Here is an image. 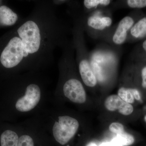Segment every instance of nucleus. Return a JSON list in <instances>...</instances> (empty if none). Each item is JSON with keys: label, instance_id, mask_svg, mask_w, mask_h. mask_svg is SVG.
<instances>
[{"label": "nucleus", "instance_id": "7", "mask_svg": "<svg viewBox=\"0 0 146 146\" xmlns=\"http://www.w3.org/2000/svg\"><path fill=\"white\" fill-rule=\"evenodd\" d=\"M133 13L123 17L117 25L112 26L102 39L108 44L115 47H121L126 42L129 31L138 21Z\"/></svg>", "mask_w": 146, "mask_h": 146}, {"label": "nucleus", "instance_id": "5", "mask_svg": "<svg viewBox=\"0 0 146 146\" xmlns=\"http://www.w3.org/2000/svg\"><path fill=\"white\" fill-rule=\"evenodd\" d=\"M84 30L91 38L102 39L112 28V11L108 7H102L88 13L78 12Z\"/></svg>", "mask_w": 146, "mask_h": 146}, {"label": "nucleus", "instance_id": "17", "mask_svg": "<svg viewBox=\"0 0 146 146\" xmlns=\"http://www.w3.org/2000/svg\"><path fill=\"white\" fill-rule=\"evenodd\" d=\"M142 82L141 85L144 89H146V65L142 66L141 70Z\"/></svg>", "mask_w": 146, "mask_h": 146}, {"label": "nucleus", "instance_id": "3", "mask_svg": "<svg viewBox=\"0 0 146 146\" xmlns=\"http://www.w3.org/2000/svg\"><path fill=\"white\" fill-rule=\"evenodd\" d=\"M61 50L62 54L58 63V82L52 93L50 102L58 105L64 99L75 104H84L87 96L76 65L72 39Z\"/></svg>", "mask_w": 146, "mask_h": 146}, {"label": "nucleus", "instance_id": "15", "mask_svg": "<svg viewBox=\"0 0 146 146\" xmlns=\"http://www.w3.org/2000/svg\"><path fill=\"white\" fill-rule=\"evenodd\" d=\"M135 139L131 134L127 132L117 135V138L115 139L113 144L116 146L131 145L134 143Z\"/></svg>", "mask_w": 146, "mask_h": 146}, {"label": "nucleus", "instance_id": "9", "mask_svg": "<svg viewBox=\"0 0 146 146\" xmlns=\"http://www.w3.org/2000/svg\"><path fill=\"white\" fill-rule=\"evenodd\" d=\"M21 130L19 124L2 131L0 134V146H18Z\"/></svg>", "mask_w": 146, "mask_h": 146}, {"label": "nucleus", "instance_id": "8", "mask_svg": "<svg viewBox=\"0 0 146 146\" xmlns=\"http://www.w3.org/2000/svg\"><path fill=\"white\" fill-rule=\"evenodd\" d=\"M106 108L110 111L117 110L121 115L127 116L133 111V106L120 98L117 95H111L108 97L104 102Z\"/></svg>", "mask_w": 146, "mask_h": 146}, {"label": "nucleus", "instance_id": "6", "mask_svg": "<svg viewBox=\"0 0 146 146\" xmlns=\"http://www.w3.org/2000/svg\"><path fill=\"white\" fill-rule=\"evenodd\" d=\"M20 124L18 146H54L37 115L25 119Z\"/></svg>", "mask_w": 146, "mask_h": 146}, {"label": "nucleus", "instance_id": "10", "mask_svg": "<svg viewBox=\"0 0 146 146\" xmlns=\"http://www.w3.org/2000/svg\"><path fill=\"white\" fill-rule=\"evenodd\" d=\"M146 38V16L138 19L128 34L126 42H133Z\"/></svg>", "mask_w": 146, "mask_h": 146}, {"label": "nucleus", "instance_id": "14", "mask_svg": "<svg viewBox=\"0 0 146 146\" xmlns=\"http://www.w3.org/2000/svg\"><path fill=\"white\" fill-rule=\"evenodd\" d=\"M135 88L121 86L118 91V96L120 98L127 103L133 104L134 102L133 92Z\"/></svg>", "mask_w": 146, "mask_h": 146}, {"label": "nucleus", "instance_id": "13", "mask_svg": "<svg viewBox=\"0 0 146 146\" xmlns=\"http://www.w3.org/2000/svg\"><path fill=\"white\" fill-rule=\"evenodd\" d=\"M113 6V8L127 7L133 9H141L146 7V0H127L117 1Z\"/></svg>", "mask_w": 146, "mask_h": 146}, {"label": "nucleus", "instance_id": "1", "mask_svg": "<svg viewBox=\"0 0 146 146\" xmlns=\"http://www.w3.org/2000/svg\"><path fill=\"white\" fill-rule=\"evenodd\" d=\"M52 1H37L21 19L0 54V64L15 74L42 72L52 64L55 50L71 41L70 30L59 18Z\"/></svg>", "mask_w": 146, "mask_h": 146}, {"label": "nucleus", "instance_id": "19", "mask_svg": "<svg viewBox=\"0 0 146 146\" xmlns=\"http://www.w3.org/2000/svg\"><path fill=\"white\" fill-rule=\"evenodd\" d=\"M144 119H145V121L146 123V115L145 116V117H144Z\"/></svg>", "mask_w": 146, "mask_h": 146}, {"label": "nucleus", "instance_id": "18", "mask_svg": "<svg viewBox=\"0 0 146 146\" xmlns=\"http://www.w3.org/2000/svg\"><path fill=\"white\" fill-rule=\"evenodd\" d=\"M141 47H142L143 52L145 53L146 59V38L144 39V41L142 42V44H141Z\"/></svg>", "mask_w": 146, "mask_h": 146}, {"label": "nucleus", "instance_id": "4", "mask_svg": "<svg viewBox=\"0 0 146 146\" xmlns=\"http://www.w3.org/2000/svg\"><path fill=\"white\" fill-rule=\"evenodd\" d=\"M71 16L73 20L72 39L78 71L84 84L87 87L94 88L98 84V80L91 68L89 52L85 44L83 26L78 14H72Z\"/></svg>", "mask_w": 146, "mask_h": 146}, {"label": "nucleus", "instance_id": "16", "mask_svg": "<svg viewBox=\"0 0 146 146\" xmlns=\"http://www.w3.org/2000/svg\"><path fill=\"white\" fill-rule=\"evenodd\" d=\"M109 129L111 132L116 133L117 135L125 132L124 127L121 123L118 122L112 123L109 126Z\"/></svg>", "mask_w": 146, "mask_h": 146}, {"label": "nucleus", "instance_id": "2", "mask_svg": "<svg viewBox=\"0 0 146 146\" xmlns=\"http://www.w3.org/2000/svg\"><path fill=\"white\" fill-rule=\"evenodd\" d=\"M15 77L11 106L13 116L26 119L39 115L50 102V79L42 72H28Z\"/></svg>", "mask_w": 146, "mask_h": 146}, {"label": "nucleus", "instance_id": "11", "mask_svg": "<svg viewBox=\"0 0 146 146\" xmlns=\"http://www.w3.org/2000/svg\"><path fill=\"white\" fill-rule=\"evenodd\" d=\"M19 16L11 9L7 6H0V25L3 26H11L19 22Z\"/></svg>", "mask_w": 146, "mask_h": 146}, {"label": "nucleus", "instance_id": "12", "mask_svg": "<svg viewBox=\"0 0 146 146\" xmlns=\"http://www.w3.org/2000/svg\"><path fill=\"white\" fill-rule=\"evenodd\" d=\"M113 1L110 0H84L82 2L84 13H88L102 7H108Z\"/></svg>", "mask_w": 146, "mask_h": 146}]
</instances>
